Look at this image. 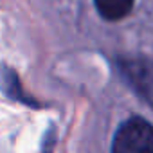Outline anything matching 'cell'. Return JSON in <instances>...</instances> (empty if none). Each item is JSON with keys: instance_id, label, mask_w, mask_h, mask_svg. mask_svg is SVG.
Here are the masks:
<instances>
[{"instance_id": "6da1fadb", "label": "cell", "mask_w": 153, "mask_h": 153, "mask_svg": "<svg viewBox=\"0 0 153 153\" xmlns=\"http://www.w3.org/2000/svg\"><path fill=\"white\" fill-rule=\"evenodd\" d=\"M112 153H153V126L139 115L126 119L115 131Z\"/></svg>"}, {"instance_id": "7a4b0ae2", "label": "cell", "mask_w": 153, "mask_h": 153, "mask_svg": "<svg viewBox=\"0 0 153 153\" xmlns=\"http://www.w3.org/2000/svg\"><path fill=\"white\" fill-rule=\"evenodd\" d=\"M117 68L130 88L153 106V59L144 56H124L117 59Z\"/></svg>"}, {"instance_id": "277c9868", "label": "cell", "mask_w": 153, "mask_h": 153, "mask_svg": "<svg viewBox=\"0 0 153 153\" xmlns=\"http://www.w3.org/2000/svg\"><path fill=\"white\" fill-rule=\"evenodd\" d=\"M94 2H96L97 13L105 20L117 22L130 15L135 0H94Z\"/></svg>"}, {"instance_id": "3957f363", "label": "cell", "mask_w": 153, "mask_h": 153, "mask_svg": "<svg viewBox=\"0 0 153 153\" xmlns=\"http://www.w3.org/2000/svg\"><path fill=\"white\" fill-rule=\"evenodd\" d=\"M0 87L4 88V92H6L11 99L22 103V105H25V106L40 108V105H38L31 96H27L25 90L22 88V83H20L18 74H16L13 68H9L7 65H2V67H0Z\"/></svg>"}]
</instances>
